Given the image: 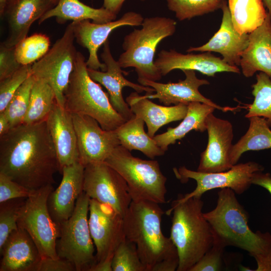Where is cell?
Instances as JSON below:
<instances>
[{
  "label": "cell",
  "mask_w": 271,
  "mask_h": 271,
  "mask_svg": "<svg viewBox=\"0 0 271 271\" xmlns=\"http://www.w3.org/2000/svg\"><path fill=\"white\" fill-rule=\"evenodd\" d=\"M62 172L46 120L11 128L0 136V173L35 190Z\"/></svg>",
  "instance_id": "1"
},
{
  "label": "cell",
  "mask_w": 271,
  "mask_h": 271,
  "mask_svg": "<svg viewBox=\"0 0 271 271\" xmlns=\"http://www.w3.org/2000/svg\"><path fill=\"white\" fill-rule=\"evenodd\" d=\"M208 143L201 154L197 171L204 173L223 172L233 165L230 161L233 128L228 120L210 113L206 119Z\"/></svg>",
  "instance_id": "15"
},
{
  "label": "cell",
  "mask_w": 271,
  "mask_h": 271,
  "mask_svg": "<svg viewBox=\"0 0 271 271\" xmlns=\"http://www.w3.org/2000/svg\"><path fill=\"white\" fill-rule=\"evenodd\" d=\"M111 266L112 271H147L136 244L126 238L115 251Z\"/></svg>",
  "instance_id": "37"
},
{
  "label": "cell",
  "mask_w": 271,
  "mask_h": 271,
  "mask_svg": "<svg viewBox=\"0 0 271 271\" xmlns=\"http://www.w3.org/2000/svg\"><path fill=\"white\" fill-rule=\"evenodd\" d=\"M141 1H145V0H141Z\"/></svg>",
  "instance_id": "52"
},
{
  "label": "cell",
  "mask_w": 271,
  "mask_h": 271,
  "mask_svg": "<svg viewBox=\"0 0 271 271\" xmlns=\"http://www.w3.org/2000/svg\"><path fill=\"white\" fill-rule=\"evenodd\" d=\"M257 263V267L253 270L271 271V249L264 254L254 257Z\"/></svg>",
  "instance_id": "45"
},
{
  "label": "cell",
  "mask_w": 271,
  "mask_h": 271,
  "mask_svg": "<svg viewBox=\"0 0 271 271\" xmlns=\"http://www.w3.org/2000/svg\"><path fill=\"white\" fill-rule=\"evenodd\" d=\"M85 58L77 52L65 92V107L71 113L89 116L106 130H115L126 120L112 106L108 94L89 75Z\"/></svg>",
  "instance_id": "5"
},
{
  "label": "cell",
  "mask_w": 271,
  "mask_h": 271,
  "mask_svg": "<svg viewBox=\"0 0 271 271\" xmlns=\"http://www.w3.org/2000/svg\"><path fill=\"white\" fill-rule=\"evenodd\" d=\"M234 28L240 34H249L259 27L267 13L262 0H228Z\"/></svg>",
  "instance_id": "30"
},
{
  "label": "cell",
  "mask_w": 271,
  "mask_h": 271,
  "mask_svg": "<svg viewBox=\"0 0 271 271\" xmlns=\"http://www.w3.org/2000/svg\"><path fill=\"white\" fill-rule=\"evenodd\" d=\"M53 17H56L59 23L68 20L78 22L91 20L94 23L103 24L115 20L116 15L102 7L95 9L84 4L79 0H59L55 7L39 19V24Z\"/></svg>",
  "instance_id": "28"
},
{
  "label": "cell",
  "mask_w": 271,
  "mask_h": 271,
  "mask_svg": "<svg viewBox=\"0 0 271 271\" xmlns=\"http://www.w3.org/2000/svg\"><path fill=\"white\" fill-rule=\"evenodd\" d=\"M51 1L55 6L58 4L59 0H51Z\"/></svg>",
  "instance_id": "51"
},
{
  "label": "cell",
  "mask_w": 271,
  "mask_h": 271,
  "mask_svg": "<svg viewBox=\"0 0 271 271\" xmlns=\"http://www.w3.org/2000/svg\"><path fill=\"white\" fill-rule=\"evenodd\" d=\"M164 214L160 204L132 201L123 216L125 238L136 244L147 271H175L179 265L177 248L162 231Z\"/></svg>",
  "instance_id": "2"
},
{
  "label": "cell",
  "mask_w": 271,
  "mask_h": 271,
  "mask_svg": "<svg viewBox=\"0 0 271 271\" xmlns=\"http://www.w3.org/2000/svg\"><path fill=\"white\" fill-rule=\"evenodd\" d=\"M90 200L84 191L81 193L72 215L60 224V235L56 241L58 257L72 263L76 271H90L96 263L88 218Z\"/></svg>",
  "instance_id": "8"
},
{
  "label": "cell",
  "mask_w": 271,
  "mask_h": 271,
  "mask_svg": "<svg viewBox=\"0 0 271 271\" xmlns=\"http://www.w3.org/2000/svg\"><path fill=\"white\" fill-rule=\"evenodd\" d=\"M125 0H103L102 7L112 13L117 15L120 11Z\"/></svg>",
  "instance_id": "46"
},
{
  "label": "cell",
  "mask_w": 271,
  "mask_h": 271,
  "mask_svg": "<svg viewBox=\"0 0 271 271\" xmlns=\"http://www.w3.org/2000/svg\"><path fill=\"white\" fill-rule=\"evenodd\" d=\"M101 57L106 65V70L102 71L88 68L89 75L92 80L107 89L112 106L127 121L134 114L123 97L122 89L129 87L139 93L143 91L152 93L155 90L149 86L133 83L123 76L122 68L112 57L108 40L103 44Z\"/></svg>",
  "instance_id": "17"
},
{
  "label": "cell",
  "mask_w": 271,
  "mask_h": 271,
  "mask_svg": "<svg viewBox=\"0 0 271 271\" xmlns=\"http://www.w3.org/2000/svg\"><path fill=\"white\" fill-rule=\"evenodd\" d=\"M0 254V271H37L42 258L30 235L19 227L9 236Z\"/></svg>",
  "instance_id": "24"
},
{
  "label": "cell",
  "mask_w": 271,
  "mask_h": 271,
  "mask_svg": "<svg viewBox=\"0 0 271 271\" xmlns=\"http://www.w3.org/2000/svg\"><path fill=\"white\" fill-rule=\"evenodd\" d=\"M72 23L66 27L47 53L32 65L31 74L46 81L53 88L57 103L65 107L64 93L75 67L78 51L74 46Z\"/></svg>",
  "instance_id": "10"
},
{
  "label": "cell",
  "mask_w": 271,
  "mask_h": 271,
  "mask_svg": "<svg viewBox=\"0 0 271 271\" xmlns=\"http://www.w3.org/2000/svg\"><path fill=\"white\" fill-rule=\"evenodd\" d=\"M88 223L96 253V263L111 261L125 238L123 217L108 205L90 199Z\"/></svg>",
  "instance_id": "13"
},
{
  "label": "cell",
  "mask_w": 271,
  "mask_h": 271,
  "mask_svg": "<svg viewBox=\"0 0 271 271\" xmlns=\"http://www.w3.org/2000/svg\"><path fill=\"white\" fill-rule=\"evenodd\" d=\"M223 16L218 30L205 44L190 47L186 51L192 52H214L220 53L227 64L238 66L241 56L249 42V34H240L234 28L230 12L225 0L221 9Z\"/></svg>",
  "instance_id": "21"
},
{
  "label": "cell",
  "mask_w": 271,
  "mask_h": 271,
  "mask_svg": "<svg viewBox=\"0 0 271 271\" xmlns=\"http://www.w3.org/2000/svg\"><path fill=\"white\" fill-rule=\"evenodd\" d=\"M85 167L80 163L64 166L62 179L57 188L48 198V207L55 222L61 224L72 215L77 200L83 191Z\"/></svg>",
  "instance_id": "19"
},
{
  "label": "cell",
  "mask_w": 271,
  "mask_h": 271,
  "mask_svg": "<svg viewBox=\"0 0 271 271\" xmlns=\"http://www.w3.org/2000/svg\"><path fill=\"white\" fill-rule=\"evenodd\" d=\"M201 197H193L174 202L166 214H173L170 237L179 256L177 271L190 269L212 247L211 227L203 215Z\"/></svg>",
  "instance_id": "4"
},
{
  "label": "cell",
  "mask_w": 271,
  "mask_h": 271,
  "mask_svg": "<svg viewBox=\"0 0 271 271\" xmlns=\"http://www.w3.org/2000/svg\"><path fill=\"white\" fill-rule=\"evenodd\" d=\"M144 124L142 119L134 115L119 126L115 131L120 145L129 151H140L152 160L164 155L165 152L146 132Z\"/></svg>",
  "instance_id": "29"
},
{
  "label": "cell",
  "mask_w": 271,
  "mask_h": 271,
  "mask_svg": "<svg viewBox=\"0 0 271 271\" xmlns=\"http://www.w3.org/2000/svg\"><path fill=\"white\" fill-rule=\"evenodd\" d=\"M235 194L230 188L221 189L218 192L215 207L203 213L211 227L213 242L225 248L237 247L253 257L267 253L271 249V234L251 230L248 224V213L239 203Z\"/></svg>",
  "instance_id": "3"
},
{
  "label": "cell",
  "mask_w": 271,
  "mask_h": 271,
  "mask_svg": "<svg viewBox=\"0 0 271 271\" xmlns=\"http://www.w3.org/2000/svg\"><path fill=\"white\" fill-rule=\"evenodd\" d=\"M126 101L133 114L144 121L148 127V133L152 138L162 126L183 119L188 110L187 104L160 105L148 98H143L137 92L130 94Z\"/></svg>",
  "instance_id": "26"
},
{
  "label": "cell",
  "mask_w": 271,
  "mask_h": 271,
  "mask_svg": "<svg viewBox=\"0 0 271 271\" xmlns=\"http://www.w3.org/2000/svg\"><path fill=\"white\" fill-rule=\"evenodd\" d=\"M17 0H5V8H4V11L5 10V9H6L7 8L10 7V6H11L13 4H14ZM3 11V12H4ZM2 13V14H3ZM2 15V14H1Z\"/></svg>",
  "instance_id": "49"
},
{
  "label": "cell",
  "mask_w": 271,
  "mask_h": 271,
  "mask_svg": "<svg viewBox=\"0 0 271 271\" xmlns=\"http://www.w3.org/2000/svg\"><path fill=\"white\" fill-rule=\"evenodd\" d=\"M144 19L139 13L128 12L119 19L103 24L90 22L85 20L72 23L75 39L78 44L86 48L89 57L86 63L88 68L106 70V65L98 59L97 51L108 40L111 33L115 29L125 26H141Z\"/></svg>",
  "instance_id": "16"
},
{
  "label": "cell",
  "mask_w": 271,
  "mask_h": 271,
  "mask_svg": "<svg viewBox=\"0 0 271 271\" xmlns=\"http://www.w3.org/2000/svg\"><path fill=\"white\" fill-rule=\"evenodd\" d=\"M54 7L51 0H17L1 15L5 17L8 26V34L3 43L14 48L27 37L32 24Z\"/></svg>",
  "instance_id": "23"
},
{
  "label": "cell",
  "mask_w": 271,
  "mask_h": 271,
  "mask_svg": "<svg viewBox=\"0 0 271 271\" xmlns=\"http://www.w3.org/2000/svg\"><path fill=\"white\" fill-rule=\"evenodd\" d=\"M5 5V0H0V14L3 13Z\"/></svg>",
  "instance_id": "50"
},
{
  "label": "cell",
  "mask_w": 271,
  "mask_h": 271,
  "mask_svg": "<svg viewBox=\"0 0 271 271\" xmlns=\"http://www.w3.org/2000/svg\"><path fill=\"white\" fill-rule=\"evenodd\" d=\"M225 0H166L179 21L190 20L221 9Z\"/></svg>",
  "instance_id": "34"
},
{
  "label": "cell",
  "mask_w": 271,
  "mask_h": 271,
  "mask_svg": "<svg viewBox=\"0 0 271 271\" xmlns=\"http://www.w3.org/2000/svg\"><path fill=\"white\" fill-rule=\"evenodd\" d=\"M46 121L61 170L64 166L79 162L77 136L72 113L56 102Z\"/></svg>",
  "instance_id": "22"
},
{
  "label": "cell",
  "mask_w": 271,
  "mask_h": 271,
  "mask_svg": "<svg viewBox=\"0 0 271 271\" xmlns=\"http://www.w3.org/2000/svg\"><path fill=\"white\" fill-rule=\"evenodd\" d=\"M37 271H76L73 264L61 258H42Z\"/></svg>",
  "instance_id": "43"
},
{
  "label": "cell",
  "mask_w": 271,
  "mask_h": 271,
  "mask_svg": "<svg viewBox=\"0 0 271 271\" xmlns=\"http://www.w3.org/2000/svg\"><path fill=\"white\" fill-rule=\"evenodd\" d=\"M83 191L90 199L109 206L123 217L132 202L125 181L104 162L85 167Z\"/></svg>",
  "instance_id": "12"
},
{
  "label": "cell",
  "mask_w": 271,
  "mask_h": 271,
  "mask_svg": "<svg viewBox=\"0 0 271 271\" xmlns=\"http://www.w3.org/2000/svg\"><path fill=\"white\" fill-rule=\"evenodd\" d=\"M239 66L245 77L260 71L271 79V19L268 13L263 23L249 34L248 44L241 55Z\"/></svg>",
  "instance_id": "25"
},
{
  "label": "cell",
  "mask_w": 271,
  "mask_h": 271,
  "mask_svg": "<svg viewBox=\"0 0 271 271\" xmlns=\"http://www.w3.org/2000/svg\"><path fill=\"white\" fill-rule=\"evenodd\" d=\"M22 66L16 58L15 47H8L2 43L0 46V80L13 74Z\"/></svg>",
  "instance_id": "42"
},
{
  "label": "cell",
  "mask_w": 271,
  "mask_h": 271,
  "mask_svg": "<svg viewBox=\"0 0 271 271\" xmlns=\"http://www.w3.org/2000/svg\"><path fill=\"white\" fill-rule=\"evenodd\" d=\"M33 191L0 173V203L11 199L28 198Z\"/></svg>",
  "instance_id": "41"
},
{
  "label": "cell",
  "mask_w": 271,
  "mask_h": 271,
  "mask_svg": "<svg viewBox=\"0 0 271 271\" xmlns=\"http://www.w3.org/2000/svg\"><path fill=\"white\" fill-rule=\"evenodd\" d=\"M252 89L254 100L249 105L245 117H263L271 127V79L260 72L256 75V82L252 85Z\"/></svg>",
  "instance_id": "33"
},
{
  "label": "cell",
  "mask_w": 271,
  "mask_h": 271,
  "mask_svg": "<svg viewBox=\"0 0 271 271\" xmlns=\"http://www.w3.org/2000/svg\"><path fill=\"white\" fill-rule=\"evenodd\" d=\"M225 247L213 242L212 247L190 269L189 271H218L222 266Z\"/></svg>",
  "instance_id": "40"
},
{
  "label": "cell",
  "mask_w": 271,
  "mask_h": 271,
  "mask_svg": "<svg viewBox=\"0 0 271 271\" xmlns=\"http://www.w3.org/2000/svg\"><path fill=\"white\" fill-rule=\"evenodd\" d=\"M121 145L115 148L104 162L125 181L132 201L166 203L167 178L156 160L135 157Z\"/></svg>",
  "instance_id": "7"
},
{
  "label": "cell",
  "mask_w": 271,
  "mask_h": 271,
  "mask_svg": "<svg viewBox=\"0 0 271 271\" xmlns=\"http://www.w3.org/2000/svg\"><path fill=\"white\" fill-rule=\"evenodd\" d=\"M76 133L79 162L84 166L104 162L120 145L115 130L103 129L96 120L85 115L72 113Z\"/></svg>",
  "instance_id": "14"
},
{
  "label": "cell",
  "mask_w": 271,
  "mask_h": 271,
  "mask_svg": "<svg viewBox=\"0 0 271 271\" xmlns=\"http://www.w3.org/2000/svg\"><path fill=\"white\" fill-rule=\"evenodd\" d=\"M215 108L200 102H191L188 104V110L182 121L175 127H169L167 131L153 137L158 146L166 152L170 145L174 144L192 130L204 132L206 130V119L213 112Z\"/></svg>",
  "instance_id": "27"
},
{
  "label": "cell",
  "mask_w": 271,
  "mask_h": 271,
  "mask_svg": "<svg viewBox=\"0 0 271 271\" xmlns=\"http://www.w3.org/2000/svg\"><path fill=\"white\" fill-rule=\"evenodd\" d=\"M49 38L43 34H35L27 37L15 47L16 58L22 65H32L50 49Z\"/></svg>",
  "instance_id": "35"
},
{
  "label": "cell",
  "mask_w": 271,
  "mask_h": 271,
  "mask_svg": "<svg viewBox=\"0 0 271 271\" xmlns=\"http://www.w3.org/2000/svg\"><path fill=\"white\" fill-rule=\"evenodd\" d=\"M32 65H22L13 74L0 80V112L5 111L17 90L31 75Z\"/></svg>",
  "instance_id": "39"
},
{
  "label": "cell",
  "mask_w": 271,
  "mask_h": 271,
  "mask_svg": "<svg viewBox=\"0 0 271 271\" xmlns=\"http://www.w3.org/2000/svg\"><path fill=\"white\" fill-rule=\"evenodd\" d=\"M35 78L31 75L15 93L5 111L11 128L24 123L30 103L31 90Z\"/></svg>",
  "instance_id": "36"
},
{
  "label": "cell",
  "mask_w": 271,
  "mask_h": 271,
  "mask_svg": "<svg viewBox=\"0 0 271 271\" xmlns=\"http://www.w3.org/2000/svg\"><path fill=\"white\" fill-rule=\"evenodd\" d=\"M26 198L14 199L0 203V249L11 233L18 229L20 211Z\"/></svg>",
  "instance_id": "38"
},
{
  "label": "cell",
  "mask_w": 271,
  "mask_h": 271,
  "mask_svg": "<svg viewBox=\"0 0 271 271\" xmlns=\"http://www.w3.org/2000/svg\"><path fill=\"white\" fill-rule=\"evenodd\" d=\"M53 190L51 184L33 190L26 198L17 222L18 227L30 235L42 258H59L56 241L60 235L61 225L52 218L47 204L49 195Z\"/></svg>",
  "instance_id": "9"
},
{
  "label": "cell",
  "mask_w": 271,
  "mask_h": 271,
  "mask_svg": "<svg viewBox=\"0 0 271 271\" xmlns=\"http://www.w3.org/2000/svg\"><path fill=\"white\" fill-rule=\"evenodd\" d=\"M249 119L246 133L233 145L230 154L231 164H236L241 155L248 151L271 149V129L265 119L253 116Z\"/></svg>",
  "instance_id": "31"
},
{
  "label": "cell",
  "mask_w": 271,
  "mask_h": 271,
  "mask_svg": "<svg viewBox=\"0 0 271 271\" xmlns=\"http://www.w3.org/2000/svg\"><path fill=\"white\" fill-rule=\"evenodd\" d=\"M56 102L55 94L50 85L44 80L35 79L24 123L31 124L46 120Z\"/></svg>",
  "instance_id": "32"
},
{
  "label": "cell",
  "mask_w": 271,
  "mask_h": 271,
  "mask_svg": "<svg viewBox=\"0 0 271 271\" xmlns=\"http://www.w3.org/2000/svg\"><path fill=\"white\" fill-rule=\"evenodd\" d=\"M264 6L268 10V13L271 19V0H262Z\"/></svg>",
  "instance_id": "48"
},
{
  "label": "cell",
  "mask_w": 271,
  "mask_h": 271,
  "mask_svg": "<svg viewBox=\"0 0 271 271\" xmlns=\"http://www.w3.org/2000/svg\"><path fill=\"white\" fill-rule=\"evenodd\" d=\"M263 170L261 165L254 162L236 164L228 170L215 173L195 171L185 166L174 168L175 176L181 182L185 183L192 179L196 181L197 186L192 192L178 198L174 202L181 203L191 198L201 197L207 191L215 189L230 188L236 194H242L252 184L253 174Z\"/></svg>",
  "instance_id": "11"
},
{
  "label": "cell",
  "mask_w": 271,
  "mask_h": 271,
  "mask_svg": "<svg viewBox=\"0 0 271 271\" xmlns=\"http://www.w3.org/2000/svg\"><path fill=\"white\" fill-rule=\"evenodd\" d=\"M155 65L162 76L175 69L192 70L208 76H214L218 72L239 73L237 66L226 63L222 59L213 55L211 52L201 54H182L174 50H162L155 60Z\"/></svg>",
  "instance_id": "20"
},
{
  "label": "cell",
  "mask_w": 271,
  "mask_h": 271,
  "mask_svg": "<svg viewBox=\"0 0 271 271\" xmlns=\"http://www.w3.org/2000/svg\"><path fill=\"white\" fill-rule=\"evenodd\" d=\"M11 128L10 121L4 112H0V136L8 132Z\"/></svg>",
  "instance_id": "47"
},
{
  "label": "cell",
  "mask_w": 271,
  "mask_h": 271,
  "mask_svg": "<svg viewBox=\"0 0 271 271\" xmlns=\"http://www.w3.org/2000/svg\"><path fill=\"white\" fill-rule=\"evenodd\" d=\"M182 71L185 75V79L175 83H163L147 79H138L140 84L154 88L156 92L154 94L146 93L142 97L148 99L157 98L160 102L166 106L171 104L188 105L191 102L196 101L207 104L223 112L232 110L231 108L217 105L200 92L199 88L201 86L209 84L208 81L199 79L194 70Z\"/></svg>",
  "instance_id": "18"
},
{
  "label": "cell",
  "mask_w": 271,
  "mask_h": 271,
  "mask_svg": "<svg viewBox=\"0 0 271 271\" xmlns=\"http://www.w3.org/2000/svg\"><path fill=\"white\" fill-rule=\"evenodd\" d=\"M141 26L124 38V52L117 61L122 68H134L138 79L158 81L162 75L154 60L157 47L175 33L177 23L170 18L153 17L144 19Z\"/></svg>",
  "instance_id": "6"
},
{
  "label": "cell",
  "mask_w": 271,
  "mask_h": 271,
  "mask_svg": "<svg viewBox=\"0 0 271 271\" xmlns=\"http://www.w3.org/2000/svg\"><path fill=\"white\" fill-rule=\"evenodd\" d=\"M251 184L264 188L271 194V175L269 173H263L262 171L254 173Z\"/></svg>",
  "instance_id": "44"
}]
</instances>
